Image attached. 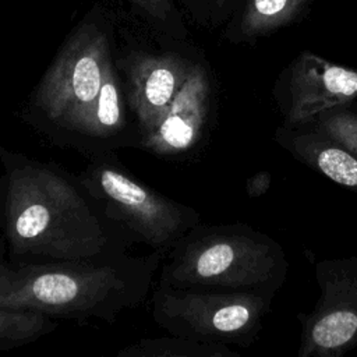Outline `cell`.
Returning <instances> with one entry per match:
<instances>
[{"label":"cell","instance_id":"obj_13","mask_svg":"<svg viewBox=\"0 0 357 357\" xmlns=\"http://www.w3.org/2000/svg\"><path fill=\"white\" fill-rule=\"evenodd\" d=\"M314 0H245L229 29L234 43H252L298 21Z\"/></svg>","mask_w":357,"mask_h":357},{"label":"cell","instance_id":"obj_1","mask_svg":"<svg viewBox=\"0 0 357 357\" xmlns=\"http://www.w3.org/2000/svg\"><path fill=\"white\" fill-rule=\"evenodd\" d=\"M0 236L7 261H79L132 247L77 174L6 146H0Z\"/></svg>","mask_w":357,"mask_h":357},{"label":"cell","instance_id":"obj_18","mask_svg":"<svg viewBox=\"0 0 357 357\" xmlns=\"http://www.w3.org/2000/svg\"><path fill=\"white\" fill-rule=\"evenodd\" d=\"M215 3L218 7H223L227 3V0H215Z\"/></svg>","mask_w":357,"mask_h":357},{"label":"cell","instance_id":"obj_15","mask_svg":"<svg viewBox=\"0 0 357 357\" xmlns=\"http://www.w3.org/2000/svg\"><path fill=\"white\" fill-rule=\"evenodd\" d=\"M308 121L357 155V112L349 106H339L321 112Z\"/></svg>","mask_w":357,"mask_h":357},{"label":"cell","instance_id":"obj_9","mask_svg":"<svg viewBox=\"0 0 357 357\" xmlns=\"http://www.w3.org/2000/svg\"><path fill=\"white\" fill-rule=\"evenodd\" d=\"M197 63L176 52H134L119 63L117 68L123 73L124 92L141 139L156 128Z\"/></svg>","mask_w":357,"mask_h":357},{"label":"cell","instance_id":"obj_5","mask_svg":"<svg viewBox=\"0 0 357 357\" xmlns=\"http://www.w3.org/2000/svg\"><path fill=\"white\" fill-rule=\"evenodd\" d=\"M77 177L100 212L132 244H142L166 255L201 223L198 211L138 180L114 152L92 156Z\"/></svg>","mask_w":357,"mask_h":357},{"label":"cell","instance_id":"obj_10","mask_svg":"<svg viewBox=\"0 0 357 357\" xmlns=\"http://www.w3.org/2000/svg\"><path fill=\"white\" fill-rule=\"evenodd\" d=\"M215 88L208 67L198 61L156 128L139 142L159 158H177L194 151L212 123Z\"/></svg>","mask_w":357,"mask_h":357},{"label":"cell","instance_id":"obj_4","mask_svg":"<svg viewBox=\"0 0 357 357\" xmlns=\"http://www.w3.org/2000/svg\"><path fill=\"white\" fill-rule=\"evenodd\" d=\"M113 60L110 36L95 22L78 26L28 96L20 116L59 146L95 100Z\"/></svg>","mask_w":357,"mask_h":357},{"label":"cell","instance_id":"obj_12","mask_svg":"<svg viewBox=\"0 0 357 357\" xmlns=\"http://www.w3.org/2000/svg\"><path fill=\"white\" fill-rule=\"evenodd\" d=\"M275 141L303 165L357 192V155L312 121L297 126L280 124L275 130Z\"/></svg>","mask_w":357,"mask_h":357},{"label":"cell","instance_id":"obj_14","mask_svg":"<svg viewBox=\"0 0 357 357\" xmlns=\"http://www.w3.org/2000/svg\"><path fill=\"white\" fill-rule=\"evenodd\" d=\"M237 356L225 344L205 343L176 335L142 337L124 346L117 357H230Z\"/></svg>","mask_w":357,"mask_h":357},{"label":"cell","instance_id":"obj_17","mask_svg":"<svg viewBox=\"0 0 357 357\" xmlns=\"http://www.w3.org/2000/svg\"><path fill=\"white\" fill-rule=\"evenodd\" d=\"M271 184V174L266 172H261L247 181V192L251 197H258L262 195L264 192L268 191Z\"/></svg>","mask_w":357,"mask_h":357},{"label":"cell","instance_id":"obj_6","mask_svg":"<svg viewBox=\"0 0 357 357\" xmlns=\"http://www.w3.org/2000/svg\"><path fill=\"white\" fill-rule=\"evenodd\" d=\"M272 297L257 291L173 287L156 282L152 319L170 335L248 347L262 329Z\"/></svg>","mask_w":357,"mask_h":357},{"label":"cell","instance_id":"obj_16","mask_svg":"<svg viewBox=\"0 0 357 357\" xmlns=\"http://www.w3.org/2000/svg\"><path fill=\"white\" fill-rule=\"evenodd\" d=\"M141 8L146 15L158 21H169L174 13L170 0H128Z\"/></svg>","mask_w":357,"mask_h":357},{"label":"cell","instance_id":"obj_8","mask_svg":"<svg viewBox=\"0 0 357 357\" xmlns=\"http://www.w3.org/2000/svg\"><path fill=\"white\" fill-rule=\"evenodd\" d=\"M272 93L282 124L297 126L321 112L353 103L357 70L303 50L278 75Z\"/></svg>","mask_w":357,"mask_h":357},{"label":"cell","instance_id":"obj_2","mask_svg":"<svg viewBox=\"0 0 357 357\" xmlns=\"http://www.w3.org/2000/svg\"><path fill=\"white\" fill-rule=\"evenodd\" d=\"M163 257L160 251H151L79 261H4L0 262V307L113 324L144 304Z\"/></svg>","mask_w":357,"mask_h":357},{"label":"cell","instance_id":"obj_11","mask_svg":"<svg viewBox=\"0 0 357 357\" xmlns=\"http://www.w3.org/2000/svg\"><path fill=\"white\" fill-rule=\"evenodd\" d=\"M141 134L127 102L117 64L107 66L102 86L84 113L66 146L96 156L117 148L139 146Z\"/></svg>","mask_w":357,"mask_h":357},{"label":"cell","instance_id":"obj_7","mask_svg":"<svg viewBox=\"0 0 357 357\" xmlns=\"http://www.w3.org/2000/svg\"><path fill=\"white\" fill-rule=\"evenodd\" d=\"M319 297L300 314L298 357H340L357 349V252L315 264Z\"/></svg>","mask_w":357,"mask_h":357},{"label":"cell","instance_id":"obj_3","mask_svg":"<svg viewBox=\"0 0 357 357\" xmlns=\"http://www.w3.org/2000/svg\"><path fill=\"white\" fill-rule=\"evenodd\" d=\"M287 271L284 251L271 236L245 223H199L163 257L158 282L273 296Z\"/></svg>","mask_w":357,"mask_h":357}]
</instances>
